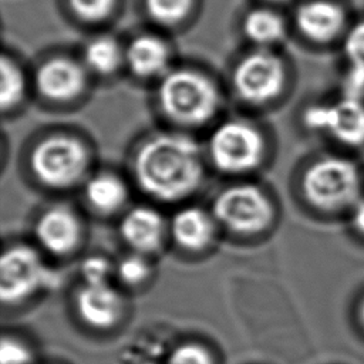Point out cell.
I'll list each match as a JSON object with an SVG mask.
<instances>
[{
	"mask_svg": "<svg viewBox=\"0 0 364 364\" xmlns=\"http://www.w3.org/2000/svg\"><path fill=\"white\" fill-rule=\"evenodd\" d=\"M82 284H107L115 276V264L102 255L87 256L80 264Z\"/></svg>",
	"mask_w": 364,
	"mask_h": 364,
	"instance_id": "25",
	"label": "cell"
},
{
	"mask_svg": "<svg viewBox=\"0 0 364 364\" xmlns=\"http://www.w3.org/2000/svg\"><path fill=\"white\" fill-rule=\"evenodd\" d=\"M361 316H363V320H364V303H363V307H361Z\"/></svg>",
	"mask_w": 364,
	"mask_h": 364,
	"instance_id": "30",
	"label": "cell"
},
{
	"mask_svg": "<svg viewBox=\"0 0 364 364\" xmlns=\"http://www.w3.org/2000/svg\"><path fill=\"white\" fill-rule=\"evenodd\" d=\"M220 102L218 84L200 70L172 67L158 81V108L176 125L198 128L210 122Z\"/></svg>",
	"mask_w": 364,
	"mask_h": 364,
	"instance_id": "2",
	"label": "cell"
},
{
	"mask_svg": "<svg viewBox=\"0 0 364 364\" xmlns=\"http://www.w3.org/2000/svg\"><path fill=\"white\" fill-rule=\"evenodd\" d=\"M124 64L141 80H161L172 70V48L154 33H141L124 47Z\"/></svg>",
	"mask_w": 364,
	"mask_h": 364,
	"instance_id": "15",
	"label": "cell"
},
{
	"mask_svg": "<svg viewBox=\"0 0 364 364\" xmlns=\"http://www.w3.org/2000/svg\"><path fill=\"white\" fill-rule=\"evenodd\" d=\"M208 156L225 175H243L257 169L266 155L262 131L246 119H226L215 127L208 139Z\"/></svg>",
	"mask_w": 364,
	"mask_h": 364,
	"instance_id": "5",
	"label": "cell"
},
{
	"mask_svg": "<svg viewBox=\"0 0 364 364\" xmlns=\"http://www.w3.org/2000/svg\"><path fill=\"white\" fill-rule=\"evenodd\" d=\"M353 222H354V226L361 233H364V200H361L360 203L355 205L354 213H353Z\"/></svg>",
	"mask_w": 364,
	"mask_h": 364,
	"instance_id": "28",
	"label": "cell"
},
{
	"mask_svg": "<svg viewBox=\"0 0 364 364\" xmlns=\"http://www.w3.org/2000/svg\"><path fill=\"white\" fill-rule=\"evenodd\" d=\"M57 284V273L28 245H13L0 260V299L4 306L20 304Z\"/></svg>",
	"mask_w": 364,
	"mask_h": 364,
	"instance_id": "8",
	"label": "cell"
},
{
	"mask_svg": "<svg viewBox=\"0 0 364 364\" xmlns=\"http://www.w3.org/2000/svg\"><path fill=\"white\" fill-rule=\"evenodd\" d=\"M34 236L40 247L47 253L67 256L81 243L82 223L70 206L54 205L37 218Z\"/></svg>",
	"mask_w": 364,
	"mask_h": 364,
	"instance_id": "12",
	"label": "cell"
},
{
	"mask_svg": "<svg viewBox=\"0 0 364 364\" xmlns=\"http://www.w3.org/2000/svg\"><path fill=\"white\" fill-rule=\"evenodd\" d=\"M144 6L152 21L161 26L173 27L189 17L195 0H144Z\"/></svg>",
	"mask_w": 364,
	"mask_h": 364,
	"instance_id": "22",
	"label": "cell"
},
{
	"mask_svg": "<svg viewBox=\"0 0 364 364\" xmlns=\"http://www.w3.org/2000/svg\"><path fill=\"white\" fill-rule=\"evenodd\" d=\"M168 225L162 213L148 205L128 209L119 220V236L131 252L149 256L158 252L165 240Z\"/></svg>",
	"mask_w": 364,
	"mask_h": 364,
	"instance_id": "14",
	"label": "cell"
},
{
	"mask_svg": "<svg viewBox=\"0 0 364 364\" xmlns=\"http://www.w3.org/2000/svg\"><path fill=\"white\" fill-rule=\"evenodd\" d=\"M139 189L155 200L175 203L195 193L205 178L199 144L181 132H156L144 139L132 161Z\"/></svg>",
	"mask_w": 364,
	"mask_h": 364,
	"instance_id": "1",
	"label": "cell"
},
{
	"mask_svg": "<svg viewBox=\"0 0 364 364\" xmlns=\"http://www.w3.org/2000/svg\"><path fill=\"white\" fill-rule=\"evenodd\" d=\"M301 188L309 202L317 208H343L351 203L358 193V169L348 158L324 155L306 168Z\"/></svg>",
	"mask_w": 364,
	"mask_h": 364,
	"instance_id": "9",
	"label": "cell"
},
{
	"mask_svg": "<svg viewBox=\"0 0 364 364\" xmlns=\"http://www.w3.org/2000/svg\"><path fill=\"white\" fill-rule=\"evenodd\" d=\"M74 304L80 320L94 330L112 328L125 313V299L111 283L81 284Z\"/></svg>",
	"mask_w": 364,
	"mask_h": 364,
	"instance_id": "13",
	"label": "cell"
},
{
	"mask_svg": "<svg viewBox=\"0 0 364 364\" xmlns=\"http://www.w3.org/2000/svg\"><path fill=\"white\" fill-rule=\"evenodd\" d=\"M0 104L3 111L20 105L27 91V78L21 65L10 55L1 57L0 64Z\"/></svg>",
	"mask_w": 364,
	"mask_h": 364,
	"instance_id": "21",
	"label": "cell"
},
{
	"mask_svg": "<svg viewBox=\"0 0 364 364\" xmlns=\"http://www.w3.org/2000/svg\"><path fill=\"white\" fill-rule=\"evenodd\" d=\"M31 348L21 340L4 336L0 346V364H33Z\"/></svg>",
	"mask_w": 364,
	"mask_h": 364,
	"instance_id": "27",
	"label": "cell"
},
{
	"mask_svg": "<svg viewBox=\"0 0 364 364\" xmlns=\"http://www.w3.org/2000/svg\"><path fill=\"white\" fill-rule=\"evenodd\" d=\"M166 364H215V358L200 343L185 341L172 348Z\"/></svg>",
	"mask_w": 364,
	"mask_h": 364,
	"instance_id": "26",
	"label": "cell"
},
{
	"mask_svg": "<svg viewBox=\"0 0 364 364\" xmlns=\"http://www.w3.org/2000/svg\"><path fill=\"white\" fill-rule=\"evenodd\" d=\"M154 273L152 263L148 260V256L131 252L121 257L115 263V277L118 282L131 289L144 286Z\"/></svg>",
	"mask_w": 364,
	"mask_h": 364,
	"instance_id": "23",
	"label": "cell"
},
{
	"mask_svg": "<svg viewBox=\"0 0 364 364\" xmlns=\"http://www.w3.org/2000/svg\"><path fill=\"white\" fill-rule=\"evenodd\" d=\"M300 119L307 131L321 134L341 146H364V95L337 90L331 97L306 104Z\"/></svg>",
	"mask_w": 364,
	"mask_h": 364,
	"instance_id": "3",
	"label": "cell"
},
{
	"mask_svg": "<svg viewBox=\"0 0 364 364\" xmlns=\"http://www.w3.org/2000/svg\"><path fill=\"white\" fill-rule=\"evenodd\" d=\"M210 210L219 226L243 236L264 232L274 219L272 199L255 183L225 188L215 198Z\"/></svg>",
	"mask_w": 364,
	"mask_h": 364,
	"instance_id": "7",
	"label": "cell"
},
{
	"mask_svg": "<svg viewBox=\"0 0 364 364\" xmlns=\"http://www.w3.org/2000/svg\"><path fill=\"white\" fill-rule=\"evenodd\" d=\"M30 168L44 186L67 189L88 173L90 152L80 138L53 134L36 142L30 154Z\"/></svg>",
	"mask_w": 364,
	"mask_h": 364,
	"instance_id": "4",
	"label": "cell"
},
{
	"mask_svg": "<svg viewBox=\"0 0 364 364\" xmlns=\"http://www.w3.org/2000/svg\"><path fill=\"white\" fill-rule=\"evenodd\" d=\"M218 226L212 210L189 205L173 213L168 223V232L178 247L185 252L199 253L212 246Z\"/></svg>",
	"mask_w": 364,
	"mask_h": 364,
	"instance_id": "16",
	"label": "cell"
},
{
	"mask_svg": "<svg viewBox=\"0 0 364 364\" xmlns=\"http://www.w3.org/2000/svg\"><path fill=\"white\" fill-rule=\"evenodd\" d=\"M240 28L253 48L274 50L287 34V23L284 17L270 7H256L246 11Z\"/></svg>",
	"mask_w": 364,
	"mask_h": 364,
	"instance_id": "18",
	"label": "cell"
},
{
	"mask_svg": "<svg viewBox=\"0 0 364 364\" xmlns=\"http://www.w3.org/2000/svg\"><path fill=\"white\" fill-rule=\"evenodd\" d=\"M289 81L284 60L269 48H253L239 58L232 71L235 94L249 105H266L276 101Z\"/></svg>",
	"mask_w": 364,
	"mask_h": 364,
	"instance_id": "6",
	"label": "cell"
},
{
	"mask_svg": "<svg viewBox=\"0 0 364 364\" xmlns=\"http://www.w3.org/2000/svg\"><path fill=\"white\" fill-rule=\"evenodd\" d=\"M87 68L68 55H53L40 63L34 74L37 92L50 102H70L87 84Z\"/></svg>",
	"mask_w": 364,
	"mask_h": 364,
	"instance_id": "11",
	"label": "cell"
},
{
	"mask_svg": "<svg viewBox=\"0 0 364 364\" xmlns=\"http://www.w3.org/2000/svg\"><path fill=\"white\" fill-rule=\"evenodd\" d=\"M355 14L347 0H300L293 11V26L310 46L338 47Z\"/></svg>",
	"mask_w": 364,
	"mask_h": 364,
	"instance_id": "10",
	"label": "cell"
},
{
	"mask_svg": "<svg viewBox=\"0 0 364 364\" xmlns=\"http://www.w3.org/2000/svg\"><path fill=\"white\" fill-rule=\"evenodd\" d=\"M337 48L341 61L338 90L364 95V11L355 14Z\"/></svg>",
	"mask_w": 364,
	"mask_h": 364,
	"instance_id": "17",
	"label": "cell"
},
{
	"mask_svg": "<svg viewBox=\"0 0 364 364\" xmlns=\"http://www.w3.org/2000/svg\"><path fill=\"white\" fill-rule=\"evenodd\" d=\"M81 63L92 74L111 75L124 64V47L112 36H95L84 44Z\"/></svg>",
	"mask_w": 364,
	"mask_h": 364,
	"instance_id": "20",
	"label": "cell"
},
{
	"mask_svg": "<svg viewBox=\"0 0 364 364\" xmlns=\"http://www.w3.org/2000/svg\"><path fill=\"white\" fill-rule=\"evenodd\" d=\"M70 11L84 23H100L111 16L117 0H65Z\"/></svg>",
	"mask_w": 364,
	"mask_h": 364,
	"instance_id": "24",
	"label": "cell"
},
{
	"mask_svg": "<svg viewBox=\"0 0 364 364\" xmlns=\"http://www.w3.org/2000/svg\"><path fill=\"white\" fill-rule=\"evenodd\" d=\"M266 3H272V4H282V3H287L290 0H263Z\"/></svg>",
	"mask_w": 364,
	"mask_h": 364,
	"instance_id": "29",
	"label": "cell"
},
{
	"mask_svg": "<svg viewBox=\"0 0 364 364\" xmlns=\"http://www.w3.org/2000/svg\"><path fill=\"white\" fill-rule=\"evenodd\" d=\"M128 185L114 172H97L84 182V198L91 209L111 215L122 209L128 200Z\"/></svg>",
	"mask_w": 364,
	"mask_h": 364,
	"instance_id": "19",
	"label": "cell"
}]
</instances>
